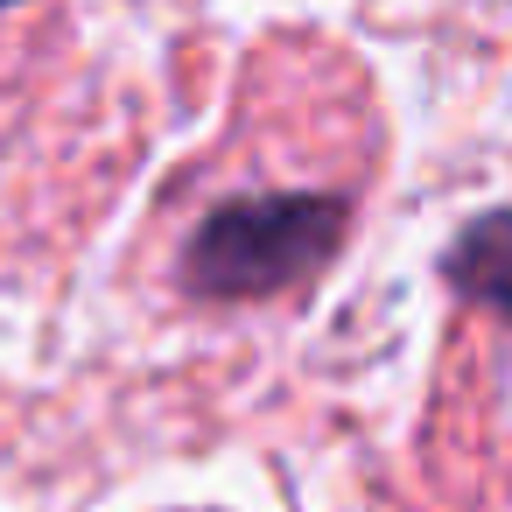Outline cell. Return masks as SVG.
<instances>
[{
    "label": "cell",
    "instance_id": "cell-1",
    "mask_svg": "<svg viewBox=\"0 0 512 512\" xmlns=\"http://www.w3.org/2000/svg\"><path fill=\"white\" fill-rule=\"evenodd\" d=\"M351 204L323 190H260L204 211L183 239V281L211 302H260L323 274L344 246Z\"/></svg>",
    "mask_w": 512,
    "mask_h": 512
},
{
    "label": "cell",
    "instance_id": "cell-2",
    "mask_svg": "<svg viewBox=\"0 0 512 512\" xmlns=\"http://www.w3.org/2000/svg\"><path fill=\"white\" fill-rule=\"evenodd\" d=\"M442 274H449V288H456L463 302H477V309H491V316L512 323V211L470 218V225L449 239Z\"/></svg>",
    "mask_w": 512,
    "mask_h": 512
},
{
    "label": "cell",
    "instance_id": "cell-3",
    "mask_svg": "<svg viewBox=\"0 0 512 512\" xmlns=\"http://www.w3.org/2000/svg\"><path fill=\"white\" fill-rule=\"evenodd\" d=\"M0 8H15V0H0Z\"/></svg>",
    "mask_w": 512,
    "mask_h": 512
}]
</instances>
